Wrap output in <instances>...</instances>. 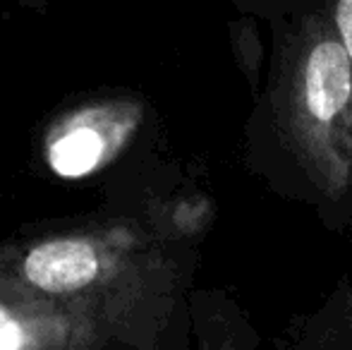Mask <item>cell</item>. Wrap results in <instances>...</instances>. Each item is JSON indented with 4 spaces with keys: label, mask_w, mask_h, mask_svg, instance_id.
I'll return each instance as SVG.
<instances>
[{
    "label": "cell",
    "mask_w": 352,
    "mask_h": 350,
    "mask_svg": "<svg viewBox=\"0 0 352 350\" xmlns=\"http://www.w3.org/2000/svg\"><path fill=\"white\" fill-rule=\"evenodd\" d=\"M266 77L242 130V166L285 201L352 238V65L331 0L269 22Z\"/></svg>",
    "instance_id": "cell-1"
},
{
    "label": "cell",
    "mask_w": 352,
    "mask_h": 350,
    "mask_svg": "<svg viewBox=\"0 0 352 350\" xmlns=\"http://www.w3.org/2000/svg\"><path fill=\"white\" fill-rule=\"evenodd\" d=\"M127 250H118V235L60 233L34 240L14 264L22 293L48 303H82L98 298L101 285L122 278L130 266Z\"/></svg>",
    "instance_id": "cell-2"
},
{
    "label": "cell",
    "mask_w": 352,
    "mask_h": 350,
    "mask_svg": "<svg viewBox=\"0 0 352 350\" xmlns=\"http://www.w3.org/2000/svg\"><path fill=\"white\" fill-rule=\"evenodd\" d=\"M283 348H352V281L343 278L326 305L309 317H297L274 341Z\"/></svg>",
    "instance_id": "cell-3"
},
{
    "label": "cell",
    "mask_w": 352,
    "mask_h": 350,
    "mask_svg": "<svg viewBox=\"0 0 352 350\" xmlns=\"http://www.w3.org/2000/svg\"><path fill=\"white\" fill-rule=\"evenodd\" d=\"M111 144L113 140H106V132L94 125V113H89L53 137L48 144V164L63 177H82L96 168Z\"/></svg>",
    "instance_id": "cell-4"
},
{
    "label": "cell",
    "mask_w": 352,
    "mask_h": 350,
    "mask_svg": "<svg viewBox=\"0 0 352 350\" xmlns=\"http://www.w3.org/2000/svg\"><path fill=\"white\" fill-rule=\"evenodd\" d=\"M256 24H259V19L252 17V14H242L240 19L230 22L232 51H235L242 75L247 77L252 96H256V91L261 87V58H264V48H261V36Z\"/></svg>",
    "instance_id": "cell-5"
},
{
    "label": "cell",
    "mask_w": 352,
    "mask_h": 350,
    "mask_svg": "<svg viewBox=\"0 0 352 350\" xmlns=\"http://www.w3.org/2000/svg\"><path fill=\"white\" fill-rule=\"evenodd\" d=\"M228 3L240 14H252L259 22L269 24L274 19L283 17V14H290L295 10L305 8L311 0H228Z\"/></svg>",
    "instance_id": "cell-6"
},
{
    "label": "cell",
    "mask_w": 352,
    "mask_h": 350,
    "mask_svg": "<svg viewBox=\"0 0 352 350\" xmlns=\"http://www.w3.org/2000/svg\"><path fill=\"white\" fill-rule=\"evenodd\" d=\"M331 14H333L336 34L352 65V0H331Z\"/></svg>",
    "instance_id": "cell-7"
}]
</instances>
